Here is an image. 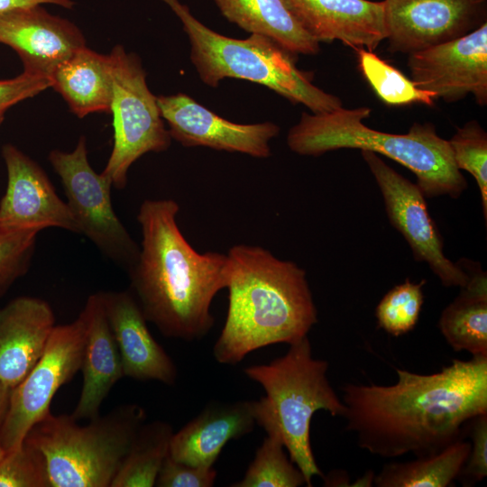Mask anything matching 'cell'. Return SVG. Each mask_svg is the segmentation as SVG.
Masks as SVG:
<instances>
[{"label":"cell","mask_w":487,"mask_h":487,"mask_svg":"<svg viewBox=\"0 0 487 487\" xmlns=\"http://www.w3.org/2000/svg\"><path fill=\"white\" fill-rule=\"evenodd\" d=\"M42 4L57 5L65 8H72L75 5L72 0H0V13Z\"/></svg>","instance_id":"cell-36"},{"label":"cell","mask_w":487,"mask_h":487,"mask_svg":"<svg viewBox=\"0 0 487 487\" xmlns=\"http://www.w3.org/2000/svg\"><path fill=\"white\" fill-rule=\"evenodd\" d=\"M145 419L144 409L134 403L117 406L85 426L71 415L50 412L23 440L44 456L50 487H110Z\"/></svg>","instance_id":"cell-7"},{"label":"cell","mask_w":487,"mask_h":487,"mask_svg":"<svg viewBox=\"0 0 487 487\" xmlns=\"http://www.w3.org/2000/svg\"><path fill=\"white\" fill-rule=\"evenodd\" d=\"M7 186L0 201V228H61L79 234L67 203L60 199L45 171L11 143L2 148Z\"/></svg>","instance_id":"cell-15"},{"label":"cell","mask_w":487,"mask_h":487,"mask_svg":"<svg viewBox=\"0 0 487 487\" xmlns=\"http://www.w3.org/2000/svg\"><path fill=\"white\" fill-rule=\"evenodd\" d=\"M4 118H5L4 114H0V124H1L2 122L4 121Z\"/></svg>","instance_id":"cell-39"},{"label":"cell","mask_w":487,"mask_h":487,"mask_svg":"<svg viewBox=\"0 0 487 487\" xmlns=\"http://www.w3.org/2000/svg\"><path fill=\"white\" fill-rule=\"evenodd\" d=\"M281 440L267 434L257 448L244 478L231 487H299L307 486L301 471L284 451Z\"/></svg>","instance_id":"cell-28"},{"label":"cell","mask_w":487,"mask_h":487,"mask_svg":"<svg viewBox=\"0 0 487 487\" xmlns=\"http://www.w3.org/2000/svg\"><path fill=\"white\" fill-rule=\"evenodd\" d=\"M318 42L342 41L374 51L387 38L384 3L370 0H283Z\"/></svg>","instance_id":"cell-18"},{"label":"cell","mask_w":487,"mask_h":487,"mask_svg":"<svg viewBox=\"0 0 487 487\" xmlns=\"http://www.w3.org/2000/svg\"><path fill=\"white\" fill-rule=\"evenodd\" d=\"M217 473L213 467L190 465L172 458L170 454L158 473L155 486L158 487H211Z\"/></svg>","instance_id":"cell-34"},{"label":"cell","mask_w":487,"mask_h":487,"mask_svg":"<svg viewBox=\"0 0 487 487\" xmlns=\"http://www.w3.org/2000/svg\"><path fill=\"white\" fill-rule=\"evenodd\" d=\"M179 212L172 198L142 201L137 214L140 252L126 272L146 320L166 337L193 342L214 326L211 304L225 289L227 257L198 252L180 231Z\"/></svg>","instance_id":"cell-2"},{"label":"cell","mask_w":487,"mask_h":487,"mask_svg":"<svg viewBox=\"0 0 487 487\" xmlns=\"http://www.w3.org/2000/svg\"><path fill=\"white\" fill-rule=\"evenodd\" d=\"M371 109L343 106L327 113H302L287 134L289 150L302 156H320L340 149H358L384 155L412 171L427 198H457L467 182L454 161L449 142L429 123H414L407 133L377 131L363 120Z\"/></svg>","instance_id":"cell-4"},{"label":"cell","mask_w":487,"mask_h":487,"mask_svg":"<svg viewBox=\"0 0 487 487\" xmlns=\"http://www.w3.org/2000/svg\"><path fill=\"white\" fill-rule=\"evenodd\" d=\"M361 153L381 190L390 223L407 241L414 259L426 262L443 286H464L468 274L458 262L455 263L445 255L441 234L417 184L398 173L377 153Z\"/></svg>","instance_id":"cell-11"},{"label":"cell","mask_w":487,"mask_h":487,"mask_svg":"<svg viewBox=\"0 0 487 487\" xmlns=\"http://www.w3.org/2000/svg\"><path fill=\"white\" fill-rule=\"evenodd\" d=\"M112 63L114 144L101 172L116 189L127 185L132 164L147 152L168 150L171 137L165 127L155 96L146 83L141 60L124 47H114Z\"/></svg>","instance_id":"cell-8"},{"label":"cell","mask_w":487,"mask_h":487,"mask_svg":"<svg viewBox=\"0 0 487 487\" xmlns=\"http://www.w3.org/2000/svg\"><path fill=\"white\" fill-rule=\"evenodd\" d=\"M48 159L60 177L79 234L104 256L128 271L138 258L140 245L114 210L111 183L90 166L85 136L79 138L72 152L52 150Z\"/></svg>","instance_id":"cell-9"},{"label":"cell","mask_w":487,"mask_h":487,"mask_svg":"<svg viewBox=\"0 0 487 487\" xmlns=\"http://www.w3.org/2000/svg\"><path fill=\"white\" fill-rule=\"evenodd\" d=\"M44 299L21 296L0 308V381L14 388L43 354L55 327Z\"/></svg>","instance_id":"cell-19"},{"label":"cell","mask_w":487,"mask_h":487,"mask_svg":"<svg viewBox=\"0 0 487 487\" xmlns=\"http://www.w3.org/2000/svg\"><path fill=\"white\" fill-rule=\"evenodd\" d=\"M39 233L34 229L0 228V298L29 271Z\"/></svg>","instance_id":"cell-31"},{"label":"cell","mask_w":487,"mask_h":487,"mask_svg":"<svg viewBox=\"0 0 487 487\" xmlns=\"http://www.w3.org/2000/svg\"><path fill=\"white\" fill-rule=\"evenodd\" d=\"M464 430L469 433L471 448L458 478L469 486L487 475V413L471 418Z\"/></svg>","instance_id":"cell-33"},{"label":"cell","mask_w":487,"mask_h":487,"mask_svg":"<svg viewBox=\"0 0 487 487\" xmlns=\"http://www.w3.org/2000/svg\"><path fill=\"white\" fill-rule=\"evenodd\" d=\"M104 310L118 347L124 376L173 385L177 367L154 339L148 321L128 290L100 291Z\"/></svg>","instance_id":"cell-17"},{"label":"cell","mask_w":487,"mask_h":487,"mask_svg":"<svg viewBox=\"0 0 487 487\" xmlns=\"http://www.w3.org/2000/svg\"><path fill=\"white\" fill-rule=\"evenodd\" d=\"M356 51L360 71L384 104L407 106L421 103L434 106L437 98L435 93L417 87L412 79L372 51L364 48Z\"/></svg>","instance_id":"cell-27"},{"label":"cell","mask_w":487,"mask_h":487,"mask_svg":"<svg viewBox=\"0 0 487 487\" xmlns=\"http://www.w3.org/2000/svg\"><path fill=\"white\" fill-rule=\"evenodd\" d=\"M86 326L82 310L71 323L56 325L38 362L12 389L0 427V440L5 452L22 445L32 426L51 412L50 406L58 390L80 370Z\"/></svg>","instance_id":"cell-10"},{"label":"cell","mask_w":487,"mask_h":487,"mask_svg":"<svg viewBox=\"0 0 487 487\" xmlns=\"http://www.w3.org/2000/svg\"><path fill=\"white\" fill-rule=\"evenodd\" d=\"M182 23L190 42V60L202 82L216 87L226 78L262 85L313 114L327 113L342 106L341 99L312 83V74L299 69L297 55L275 41L251 34L246 39L222 35L199 22L179 0H161Z\"/></svg>","instance_id":"cell-6"},{"label":"cell","mask_w":487,"mask_h":487,"mask_svg":"<svg viewBox=\"0 0 487 487\" xmlns=\"http://www.w3.org/2000/svg\"><path fill=\"white\" fill-rule=\"evenodd\" d=\"M468 280L442 311L438 328L450 347L487 356V275L481 265L462 258Z\"/></svg>","instance_id":"cell-22"},{"label":"cell","mask_w":487,"mask_h":487,"mask_svg":"<svg viewBox=\"0 0 487 487\" xmlns=\"http://www.w3.org/2000/svg\"><path fill=\"white\" fill-rule=\"evenodd\" d=\"M456 168L475 179L481 196L482 214L487 221V134L475 120L458 128L448 141Z\"/></svg>","instance_id":"cell-30"},{"label":"cell","mask_w":487,"mask_h":487,"mask_svg":"<svg viewBox=\"0 0 487 487\" xmlns=\"http://www.w3.org/2000/svg\"><path fill=\"white\" fill-rule=\"evenodd\" d=\"M0 43L13 48L23 71L51 78L56 69L86 46L81 31L40 5L0 13Z\"/></svg>","instance_id":"cell-16"},{"label":"cell","mask_w":487,"mask_h":487,"mask_svg":"<svg viewBox=\"0 0 487 487\" xmlns=\"http://www.w3.org/2000/svg\"><path fill=\"white\" fill-rule=\"evenodd\" d=\"M391 385L345 384V428L361 449L393 458L438 452L464 436L465 424L487 413V356L453 360L420 374L396 369Z\"/></svg>","instance_id":"cell-1"},{"label":"cell","mask_w":487,"mask_h":487,"mask_svg":"<svg viewBox=\"0 0 487 487\" xmlns=\"http://www.w3.org/2000/svg\"><path fill=\"white\" fill-rule=\"evenodd\" d=\"M229 22L251 34L266 36L291 53L316 55V41L292 14L283 0H214Z\"/></svg>","instance_id":"cell-24"},{"label":"cell","mask_w":487,"mask_h":487,"mask_svg":"<svg viewBox=\"0 0 487 487\" xmlns=\"http://www.w3.org/2000/svg\"><path fill=\"white\" fill-rule=\"evenodd\" d=\"M389 50L411 54L486 22L487 0H383Z\"/></svg>","instance_id":"cell-13"},{"label":"cell","mask_w":487,"mask_h":487,"mask_svg":"<svg viewBox=\"0 0 487 487\" xmlns=\"http://www.w3.org/2000/svg\"><path fill=\"white\" fill-rule=\"evenodd\" d=\"M471 443L459 437L438 452L402 463H389L374 476L378 487H447L458 478Z\"/></svg>","instance_id":"cell-25"},{"label":"cell","mask_w":487,"mask_h":487,"mask_svg":"<svg viewBox=\"0 0 487 487\" xmlns=\"http://www.w3.org/2000/svg\"><path fill=\"white\" fill-rule=\"evenodd\" d=\"M253 400L212 401L174 433L170 455L198 467H213L224 446L251 433L255 426Z\"/></svg>","instance_id":"cell-20"},{"label":"cell","mask_w":487,"mask_h":487,"mask_svg":"<svg viewBox=\"0 0 487 487\" xmlns=\"http://www.w3.org/2000/svg\"><path fill=\"white\" fill-rule=\"evenodd\" d=\"M51 87L49 78L24 71L12 79L0 80V114Z\"/></svg>","instance_id":"cell-35"},{"label":"cell","mask_w":487,"mask_h":487,"mask_svg":"<svg viewBox=\"0 0 487 487\" xmlns=\"http://www.w3.org/2000/svg\"><path fill=\"white\" fill-rule=\"evenodd\" d=\"M174 432L162 420L143 423L116 472L110 487H152L170 454Z\"/></svg>","instance_id":"cell-26"},{"label":"cell","mask_w":487,"mask_h":487,"mask_svg":"<svg viewBox=\"0 0 487 487\" xmlns=\"http://www.w3.org/2000/svg\"><path fill=\"white\" fill-rule=\"evenodd\" d=\"M82 311L87 324L80 365L83 381L78 404L71 414L78 421L98 417L103 401L124 377L120 353L104 310L100 291L88 296Z\"/></svg>","instance_id":"cell-21"},{"label":"cell","mask_w":487,"mask_h":487,"mask_svg":"<svg viewBox=\"0 0 487 487\" xmlns=\"http://www.w3.org/2000/svg\"><path fill=\"white\" fill-rule=\"evenodd\" d=\"M51 83L79 118L110 112L113 78L109 55L82 47L56 69Z\"/></svg>","instance_id":"cell-23"},{"label":"cell","mask_w":487,"mask_h":487,"mask_svg":"<svg viewBox=\"0 0 487 487\" xmlns=\"http://www.w3.org/2000/svg\"><path fill=\"white\" fill-rule=\"evenodd\" d=\"M0 487H50L42 454L23 440L0 459Z\"/></svg>","instance_id":"cell-32"},{"label":"cell","mask_w":487,"mask_h":487,"mask_svg":"<svg viewBox=\"0 0 487 487\" xmlns=\"http://www.w3.org/2000/svg\"><path fill=\"white\" fill-rule=\"evenodd\" d=\"M226 257L228 308L213 346L217 363L234 365L262 347L308 336L317 309L304 269L259 245L234 244Z\"/></svg>","instance_id":"cell-3"},{"label":"cell","mask_w":487,"mask_h":487,"mask_svg":"<svg viewBox=\"0 0 487 487\" xmlns=\"http://www.w3.org/2000/svg\"><path fill=\"white\" fill-rule=\"evenodd\" d=\"M411 79L446 102L472 94L487 104V23L457 39L409 55Z\"/></svg>","instance_id":"cell-12"},{"label":"cell","mask_w":487,"mask_h":487,"mask_svg":"<svg viewBox=\"0 0 487 487\" xmlns=\"http://www.w3.org/2000/svg\"><path fill=\"white\" fill-rule=\"evenodd\" d=\"M11 392L12 388L0 381V427L9 407Z\"/></svg>","instance_id":"cell-37"},{"label":"cell","mask_w":487,"mask_h":487,"mask_svg":"<svg viewBox=\"0 0 487 487\" xmlns=\"http://www.w3.org/2000/svg\"><path fill=\"white\" fill-rule=\"evenodd\" d=\"M422 280L418 283L406 280L394 286L380 300L375 309L378 326L388 334L400 336L416 326L424 302Z\"/></svg>","instance_id":"cell-29"},{"label":"cell","mask_w":487,"mask_h":487,"mask_svg":"<svg viewBox=\"0 0 487 487\" xmlns=\"http://www.w3.org/2000/svg\"><path fill=\"white\" fill-rule=\"evenodd\" d=\"M157 103L171 139L184 147H207L268 158L271 153L270 142L280 133L279 125L271 122H231L183 93L157 96Z\"/></svg>","instance_id":"cell-14"},{"label":"cell","mask_w":487,"mask_h":487,"mask_svg":"<svg viewBox=\"0 0 487 487\" xmlns=\"http://www.w3.org/2000/svg\"><path fill=\"white\" fill-rule=\"evenodd\" d=\"M289 345L284 355L266 364L248 366L244 372L265 392L253 400L256 424L281 440L310 487L315 476H324L310 443L313 415L325 410L343 417L345 406L328 381V363L313 357L308 337Z\"/></svg>","instance_id":"cell-5"},{"label":"cell","mask_w":487,"mask_h":487,"mask_svg":"<svg viewBox=\"0 0 487 487\" xmlns=\"http://www.w3.org/2000/svg\"><path fill=\"white\" fill-rule=\"evenodd\" d=\"M5 452V451L4 447H3L2 443H1V440H0V459H1L2 456L4 455Z\"/></svg>","instance_id":"cell-38"}]
</instances>
